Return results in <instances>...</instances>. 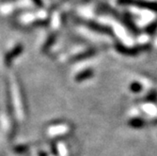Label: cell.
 Listing matches in <instances>:
<instances>
[{"instance_id": "cell-1", "label": "cell", "mask_w": 157, "mask_h": 156, "mask_svg": "<svg viewBox=\"0 0 157 156\" xmlns=\"http://www.w3.org/2000/svg\"><path fill=\"white\" fill-rule=\"evenodd\" d=\"M106 10L108 13H110V15H112L114 18H116L117 20H120L121 23L128 28V30L132 32L135 35H138L140 33V30L138 29V27L136 25V24L133 22L132 18L130 15H128V13L125 14H121L119 13L116 10L111 9V8H106Z\"/></svg>"}, {"instance_id": "cell-2", "label": "cell", "mask_w": 157, "mask_h": 156, "mask_svg": "<svg viewBox=\"0 0 157 156\" xmlns=\"http://www.w3.org/2000/svg\"><path fill=\"white\" fill-rule=\"evenodd\" d=\"M151 48V44H141V45H136L134 47H127L122 45L121 44H116V49L119 53L124 55H128V56H134V55H137L140 53L143 52H147Z\"/></svg>"}, {"instance_id": "cell-3", "label": "cell", "mask_w": 157, "mask_h": 156, "mask_svg": "<svg viewBox=\"0 0 157 156\" xmlns=\"http://www.w3.org/2000/svg\"><path fill=\"white\" fill-rule=\"evenodd\" d=\"M118 4L122 6H134L139 9L149 10L157 12V3L146 0H118Z\"/></svg>"}, {"instance_id": "cell-4", "label": "cell", "mask_w": 157, "mask_h": 156, "mask_svg": "<svg viewBox=\"0 0 157 156\" xmlns=\"http://www.w3.org/2000/svg\"><path fill=\"white\" fill-rule=\"evenodd\" d=\"M157 30V20L153 21L146 27V32L150 35H154Z\"/></svg>"}, {"instance_id": "cell-5", "label": "cell", "mask_w": 157, "mask_h": 156, "mask_svg": "<svg viewBox=\"0 0 157 156\" xmlns=\"http://www.w3.org/2000/svg\"><path fill=\"white\" fill-rule=\"evenodd\" d=\"M130 89L132 92H135V93L140 92L142 90V85L138 82H133L130 86Z\"/></svg>"}, {"instance_id": "cell-6", "label": "cell", "mask_w": 157, "mask_h": 156, "mask_svg": "<svg viewBox=\"0 0 157 156\" xmlns=\"http://www.w3.org/2000/svg\"><path fill=\"white\" fill-rule=\"evenodd\" d=\"M156 99H157V91L155 90H152L150 94L147 95V100L151 101V100H156Z\"/></svg>"}]
</instances>
